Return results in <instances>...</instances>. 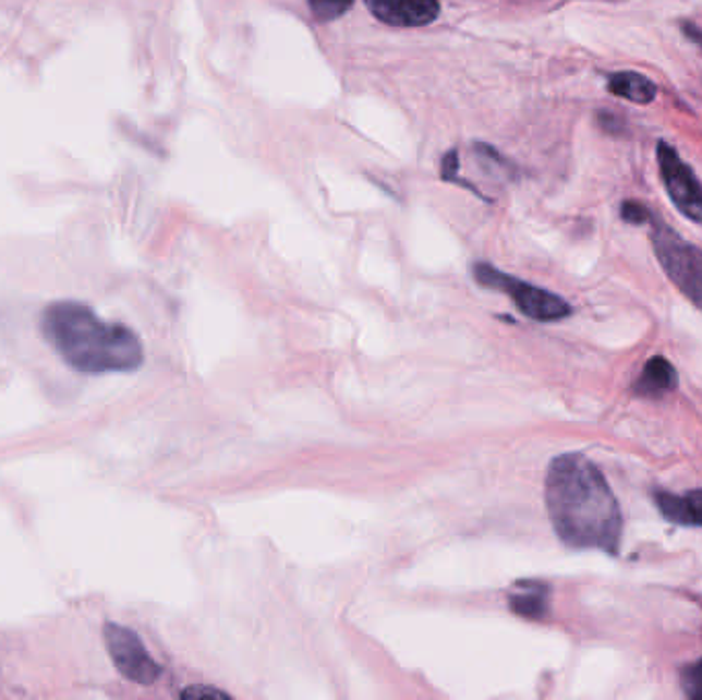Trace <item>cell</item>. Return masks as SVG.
Segmentation results:
<instances>
[{
    "label": "cell",
    "instance_id": "1",
    "mask_svg": "<svg viewBox=\"0 0 702 700\" xmlns=\"http://www.w3.org/2000/svg\"><path fill=\"white\" fill-rule=\"evenodd\" d=\"M546 511L562 543L615 555L622 516L615 493L596 464L583 455L557 456L546 471Z\"/></svg>",
    "mask_w": 702,
    "mask_h": 700
},
{
    "label": "cell",
    "instance_id": "2",
    "mask_svg": "<svg viewBox=\"0 0 702 700\" xmlns=\"http://www.w3.org/2000/svg\"><path fill=\"white\" fill-rule=\"evenodd\" d=\"M41 331L64 362L83 374L130 372L142 366L141 337L120 323H107L76 300L46 306Z\"/></svg>",
    "mask_w": 702,
    "mask_h": 700
},
{
    "label": "cell",
    "instance_id": "3",
    "mask_svg": "<svg viewBox=\"0 0 702 700\" xmlns=\"http://www.w3.org/2000/svg\"><path fill=\"white\" fill-rule=\"evenodd\" d=\"M651 243L667 278L702 311V249L686 243L664 220L651 216Z\"/></svg>",
    "mask_w": 702,
    "mask_h": 700
},
{
    "label": "cell",
    "instance_id": "4",
    "mask_svg": "<svg viewBox=\"0 0 702 700\" xmlns=\"http://www.w3.org/2000/svg\"><path fill=\"white\" fill-rule=\"evenodd\" d=\"M473 271L474 278L481 286L508 294L520 309V313H524L528 318L546 323V321H559L571 315L569 302H565L561 297L548 292L545 288L532 286L528 281L511 278L506 271L495 269L489 263H476Z\"/></svg>",
    "mask_w": 702,
    "mask_h": 700
},
{
    "label": "cell",
    "instance_id": "5",
    "mask_svg": "<svg viewBox=\"0 0 702 700\" xmlns=\"http://www.w3.org/2000/svg\"><path fill=\"white\" fill-rule=\"evenodd\" d=\"M657 162L671 204L688 220L702 225V185L694 171L686 165L674 146L657 142Z\"/></svg>",
    "mask_w": 702,
    "mask_h": 700
},
{
    "label": "cell",
    "instance_id": "6",
    "mask_svg": "<svg viewBox=\"0 0 702 700\" xmlns=\"http://www.w3.org/2000/svg\"><path fill=\"white\" fill-rule=\"evenodd\" d=\"M104 632L109 655L122 676L142 686L157 683L162 667L150 657L141 637L134 630L125 629L116 623H107Z\"/></svg>",
    "mask_w": 702,
    "mask_h": 700
},
{
    "label": "cell",
    "instance_id": "7",
    "mask_svg": "<svg viewBox=\"0 0 702 700\" xmlns=\"http://www.w3.org/2000/svg\"><path fill=\"white\" fill-rule=\"evenodd\" d=\"M370 13L390 27H425L439 17V0H364Z\"/></svg>",
    "mask_w": 702,
    "mask_h": 700
},
{
    "label": "cell",
    "instance_id": "8",
    "mask_svg": "<svg viewBox=\"0 0 702 700\" xmlns=\"http://www.w3.org/2000/svg\"><path fill=\"white\" fill-rule=\"evenodd\" d=\"M657 508L669 522L682 526H702V491H690L686 495L657 493Z\"/></svg>",
    "mask_w": 702,
    "mask_h": 700
},
{
    "label": "cell",
    "instance_id": "9",
    "mask_svg": "<svg viewBox=\"0 0 702 700\" xmlns=\"http://www.w3.org/2000/svg\"><path fill=\"white\" fill-rule=\"evenodd\" d=\"M676 385H678L676 369L667 362L666 358L655 355L645 364L641 378L634 385V390L641 397H662L666 393H671Z\"/></svg>",
    "mask_w": 702,
    "mask_h": 700
},
{
    "label": "cell",
    "instance_id": "10",
    "mask_svg": "<svg viewBox=\"0 0 702 700\" xmlns=\"http://www.w3.org/2000/svg\"><path fill=\"white\" fill-rule=\"evenodd\" d=\"M608 90L637 106H650L657 97L655 83L639 72H615L608 76Z\"/></svg>",
    "mask_w": 702,
    "mask_h": 700
},
{
    "label": "cell",
    "instance_id": "11",
    "mask_svg": "<svg viewBox=\"0 0 702 700\" xmlns=\"http://www.w3.org/2000/svg\"><path fill=\"white\" fill-rule=\"evenodd\" d=\"M513 613L528 618H545L548 613V588L545 583H518L509 595Z\"/></svg>",
    "mask_w": 702,
    "mask_h": 700
},
{
    "label": "cell",
    "instance_id": "12",
    "mask_svg": "<svg viewBox=\"0 0 702 700\" xmlns=\"http://www.w3.org/2000/svg\"><path fill=\"white\" fill-rule=\"evenodd\" d=\"M474 155L479 158V162H481L483 169L495 171L497 176H516V167L499 150H495L493 146H489V144L476 142L474 144Z\"/></svg>",
    "mask_w": 702,
    "mask_h": 700
},
{
    "label": "cell",
    "instance_id": "13",
    "mask_svg": "<svg viewBox=\"0 0 702 700\" xmlns=\"http://www.w3.org/2000/svg\"><path fill=\"white\" fill-rule=\"evenodd\" d=\"M353 7V0H308V9L318 23L343 17Z\"/></svg>",
    "mask_w": 702,
    "mask_h": 700
},
{
    "label": "cell",
    "instance_id": "14",
    "mask_svg": "<svg viewBox=\"0 0 702 700\" xmlns=\"http://www.w3.org/2000/svg\"><path fill=\"white\" fill-rule=\"evenodd\" d=\"M682 688H685L686 697L702 700V660H699L697 664L685 667Z\"/></svg>",
    "mask_w": 702,
    "mask_h": 700
},
{
    "label": "cell",
    "instance_id": "15",
    "mask_svg": "<svg viewBox=\"0 0 702 700\" xmlns=\"http://www.w3.org/2000/svg\"><path fill=\"white\" fill-rule=\"evenodd\" d=\"M458 169H460V157H458L457 150L446 153V157L441 158V179L448 181V183H457V185H462V188H469L471 192L481 195V193L476 192V188L469 185V181H464V179L458 177Z\"/></svg>",
    "mask_w": 702,
    "mask_h": 700
},
{
    "label": "cell",
    "instance_id": "16",
    "mask_svg": "<svg viewBox=\"0 0 702 700\" xmlns=\"http://www.w3.org/2000/svg\"><path fill=\"white\" fill-rule=\"evenodd\" d=\"M620 218H622L625 222H629V225L639 227V225H647V222H650L651 212L647 210L643 204L627 200V202H622V206H620Z\"/></svg>",
    "mask_w": 702,
    "mask_h": 700
},
{
    "label": "cell",
    "instance_id": "17",
    "mask_svg": "<svg viewBox=\"0 0 702 700\" xmlns=\"http://www.w3.org/2000/svg\"><path fill=\"white\" fill-rule=\"evenodd\" d=\"M183 699H229V695L227 692H222V690H216V688H187V690H183V695H181Z\"/></svg>",
    "mask_w": 702,
    "mask_h": 700
},
{
    "label": "cell",
    "instance_id": "18",
    "mask_svg": "<svg viewBox=\"0 0 702 700\" xmlns=\"http://www.w3.org/2000/svg\"><path fill=\"white\" fill-rule=\"evenodd\" d=\"M597 123L602 125V130H604L606 134H620V132H622V122L616 118L615 113L600 111V113H597Z\"/></svg>",
    "mask_w": 702,
    "mask_h": 700
},
{
    "label": "cell",
    "instance_id": "19",
    "mask_svg": "<svg viewBox=\"0 0 702 700\" xmlns=\"http://www.w3.org/2000/svg\"><path fill=\"white\" fill-rule=\"evenodd\" d=\"M682 29H685L686 37H690L694 44L702 46V32L697 27V25L685 23V25H682Z\"/></svg>",
    "mask_w": 702,
    "mask_h": 700
}]
</instances>
